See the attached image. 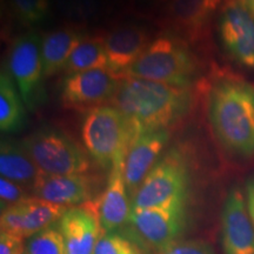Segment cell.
I'll list each match as a JSON object with an SVG mask.
<instances>
[{"mask_svg":"<svg viewBox=\"0 0 254 254\" xmlns=\"http://www.w3.org/2000/svg\"><path fill=\"white\" fill-rule=\"evenodd\" d=\"M104 39L107 69L119 79L151 44L147 31L138 25H124L114 28Z\"/></svg>","mask_w":254,"mask_h":254,"instance_id":"cell-15","label":"cell"},{"mask_svg":"<svg viewBox=\"0 0 254 254\" xmlns=\"http://www.w3.org/2000/svg\"><path fill=\"white\" fill-rule=\"evenodd\" d=\"M19 254H28V252H27V250H26V245H25V249H24L23 251H21V252H20V253H19Z\"/></svg>","mask_w":254,"mask_h":254,"instance_id":"cell-32","label":"cell"},{"mask_svg":"<svg viewBox=\"0 0 254 254\" xmlns=\"http://www.w3.org/2000/svg\"><path fill=\"white\" fill-rule=\"evenodd\" d=\"M244 2H245L247 8L250 9V12L252 13V15L254 17V0H244Z\"/></svg>","mask_w":254,"mask_h":254,"instance_id":"cell-31","label":"cell"},{"mask_svg":"<svg viewBox=\"0 0 254 254\" xmlns=\"http://www.w3.org/2000/svg\"><path fill=\"white\" fill-rule=\"evenodd\" d=\"M126 153L120 154L110 170L109 182L98 204V214L103 233L118 232L131 214L129 193L125 180Z\"/></svg>","mask_w":254,"mask_h":254,"instance_id":"cell-13","label":"cell"},{"mask_svg":"<svg viewBox=\"0 0 254 254\" xmlns=\"http://www.w3.org/2000/svg\"><path fill=\"white\" fill-rule=\"evenodd\" d=\"M15 15L25 25H36L49 14L50 0H9Z\"/></svg>","mask_w":254,"mask_h":254,"instance_id":"cell-24","label":"cell"},{"mask_svg":"<svg viewBox=\"0 0 254 254\" xmlns=\"http://www.w3.org/2000/svg\"><path fill=\"white\" fill-rule=\"evenodd\" d=\"M168 140L170 131L160 129L138 136L129 145L125 158V180L132 198L159 161Z\"/></svg>","mask_w":254,"mask_h":254,"instance_id":"cell-16","label":"cell"},{"mask_svg":"<svg viewBox=\"0 0 254 254\" xmlns=\"http://www.w3.org/2000/svg\"><path fill=\"white\" fill-rule=\"evenodd\" d=\"M41 173L50 176L86 174L90 160L68 135L56 128H40L21 142Z\"/></svg>","mask_w":254,"mask_h":254,"instance_id":"cell-5","label":"cell"},{"mask_svg":"<svg viewBox=\"0 0 254 254\" xmlns=\"http://www.w3.org/2000/svg\"><path fill=\"white\" fill-rule=\"evenodd\" d=\"M190 185L187 165L178 151L159 159L133 195L132 209L152 208L186 201Z\"/></svg>","mask_w":254,"mask_h":254,"instance_id":"cell-6","label":"cell"},{"mask_svg":"<svg viewBox=\"0 0 254 254\" xmlns=\"http://www.w3.org/2000/svg\"><path fill=\"white\" fill-rule=\"evenodd\" d=\"M87 36L73 27L51 31L41 38V58L45 78L63 71L71 53Z\"/></svg>","mask_w":254,"mask_h":254,"instance_id":"cell-18","label":"cell"},{"mask_svg":"<svg viewBox=\"0 0 254 254\" xmlns=\"http://www.w3.org/2000/svg\"><path fill=\"white\" fill-rule=\"evenodd\" d=\"M139 239L158 251L179 241L187 226L186 201L160 207L131 209L128 222Z\"/></svg>","mask_w":254,"mask_h":254,"instance_id":"cell-8","label":"cell"},{"mask_svg":"<svg viewBox=\"0 0 254 254\" xmlns=\"http://www.w3.org/2000/svg\"><path fill=\"white\" fill-rule=\"evenodd\" d=\"M159 254H215L213 249L202 240H179Z\"/></svg>","mask_w":254,"mask_h":254,"instance_id":"cell-27","label":"cell"},{"mask_svg":"<svg viewBox=\"0 0 254 254\" xmlns=\"http://www.w3.org/2000/svg\"><path fill=\"white\" fill-rule=\"evenodd\" d=\"M224 49L243 67L254 69V17L244 0H226L219 18Z\"/></svg>","mask_w":254,"mask_h":254,"instance_id":"cell-9","label":"cell"},{"mask_svg":"<svg viewBox=\"0 0 254 254\" xmlns=\"http://www.w3.org/2000/svg\"><path fill=\"white\" fill-rule=\"evenodd\" d=\"M106 68L107 57L103 37H86L71 53L63 72L67 74L90 71V69Z\"/></svg>","mask_w":254,"mask_h":254,"instance_id":"cell-22","label":"cell"},{"mask_svg":"<svg viewBox=\"0 0 254 254\" xmlns=\"http://www.w3.org/2000/svg\"><path fill=\"white\" fill-rule=\"evenodd\" d=\"M93 254H142V252L126 236L112 232L101 234Z\"/></svg>","mask_w":254,"mask_h":254,"instance_id":"cell-25","label":"cell"},{"mask_svg":"<svg viewBox=\"0 0 254 254\" xmlns=\"http://www.w3.org/2000/svg\"><path fill=\"white\" fill-rule=\"evenodd\" d=\"M0 173L2 178L24 187H33L39 168L21 145L2 140L0 146Z\"/></svg>","mask_w":254,"mask_h":254,"instance_id":"cell-20","label":"cell"},{"mask_svg":"<svg viewBox=\"0 0 254 254\" xmlns=\"http://www.w3.org/2000/svg\"><path fill=\"white\" fill-rule=\"evenodd\" d=\"M7 71L27 110L36 111L45 103L41 38L37 32H27L13 40L8 52Z\"/></svg>","mask_w":254,"mask_h":254,"instance_id":"cell-7","label":"cell"},{"mask_svg":"<svg viewBox=\"0 0 254 254\" xmlns=\"http://www.w3.org/2000/svg\"><path fill=\"white\" fill-rule=\"evenodd\" d=\"M24 249V238L1 232L0 234V254H19Z\"/></svg>","mask_w":254,"mask_h":254,"instance_id":"cell-29","label":"cell"},{"mask_svg":"<svg viewBox=\"0 0 254 254\" xmlns=\"http://www.w3.org/2000/svg\"><path fill=\"white\" fill-rule=\"evenodd\" d=\"M119 81L106 68L72 73L63 79L60 98L66 107L93 109L113 99Z\"/></svg>","mask_w":254,"mask_h":254,"instance_id":"cell-10","label":"cell"},{"mask_svg":"<svg viewBox=\"0 0 254 254\" xmlns=\"http://www.w3.org/2000/svg\"><path fill=\"white\" fill-rule=\"evenodd\" d=\"M195 74L196 63L189 47L179 38L160 36L120 79L139 78L189 88Z\"/></svg>","mask_w":254,"mask_h":254,"instance_id":"cell-3","label":"cell"},{"mask_svg":"<svg viewBox=\"0 0 254 254\" xmlns=\"http://www.w3.org/2000/svg\"><path fill=\"white\" fill-rule=\"evenodd\" d=\"M26 250L28 254H67L58 225H52L28 238Z\"/></svg>","mask_w":254,"mask_h":254,"instance_id":"cell-23","label":"cell"},{"mask_svg":"<svg viewBox=\"0 0 254 254\" xmlns=\"http://www.w3.org/2000/svg\"><path fill=\"white\" fill-rule=\"evenodd\" d=\"M58 6L69 17H90L98 8L97 0H58Z\"/></svg>","mask_w":254,"mask_h":254,"instance_id":"cell-28","label":"cell"},{"mask_svg":"<svg viewBox=\"0 0 254 254\" xmlns=\"http://www.w3.org/2000/svg\"><path fill=\"white\" fill-rule=\"evenodd\" d=\"M26 123V106L7 69L0 74V129L12 133L21 129Z\"/></svg>","mask_w":254,"mask_h":254,"instance_id":"cell-21","label":"cell"},{"mask_svg":"<svg viewBox=\"0 0 254 254\" xmlns=\"http://www.w3.org/2000/svg\"><path fill=\"white\" fill-rule=\"evenodd\" d=\"M67 254H93L103 230L98 208L75 206L68 208L58 221Z\"/></svg>","mask_w":254,"mask_h":254,"instance_id":"cell-14","label":"cell"},{"mask_svg":"<svg viewBox=\"0 0 254 254\" xmlns=\"http://www.w3.org/2000/svg\"><path fill=\"white\" fill-rule=\"evenodd\" d=\"M112 104L125 116L135 140L146 133L167 129L183 119L190 109L192 94L189 88L123 78Z\"/></svg>","mask_w":254,"mask_h":254,"instance_id":"cell-1","label":"cell"},{"mask_svg":"<svg viewBox=\"0 0 254 254\" xmlns=\"http://www.w3.org/2000/svg\"><path fill=\"white\" fill-rule=\"evenodd\" d=\"M208 117L221 145L240 158L254 157V86L224 79L211 90Z\"/></svg>","mask_w":254,"mask_h":254,"instance_id":"cell-2","label":"cell"},{"mask_svg":"<svg viewBox=\"0 0 254 254\" xmlns=\"http://www.w3.org/2000/svg\"><path fill=\"white\" fill-rule=\"evenodd\" d=\"M36 198L46 200L64 207H75L90 201L93 193V182L86 174L50 176L40 173L32 187Z\"/></svg>","mask_w":254,"mask_h":254,"instance_id":"cell-17","label":"cell"},{"mask_svg":"<svg viewBox=\"0 0 254 254\" xmlns=\"http://www.w3.org/2000/svg\"><path fill=\"white\" fill-rule=\"evenodd\" d=\"M67 207L30 196L13 206L1 209V232L21 238H31L58 222Z\"/></svg>","mask_w":254,"mask_h":254,"instance_id":"cell-11","label":"cell"},{"mask_svg":"<svg viewBox=\"0 0 254 254\" xmlns=\"http://www.w3.org/2000/svg\"><path fill=\"white\" fill-rule=\"evenodd\" d=\"M245 199L250 217L252 219L254 225V177L247 180L245 186Z\"/></svg>","mask_w":254,"mask_h":254,"instance_id":"cell-30","label":"cell"},{"mask_svg":"<svg viewBox=\"0 0 254 254\" xmlns=\"http://www.w3.org/2000/svg\"><path fill=\"white\" fill-rule=\"evenodd\" d=\"M220 4V0H164L167 20L183 33H196Z\"/></svg>","mask_w":254,"mask_h":254,"instance_id":"cell-19","label":"cell"},{"mask_svg":"<svg viewBox=\"0 0 254 254\" xmlns=\"http://www.w3.org/2000/svg\"><path fill=\"white\" fill-rule=\"evenodd\" d=\"M81 139L95 163L104 170H111L117 158L127 153L133 134L125 116L116 106L101 105L85 114Z\"/></svg>","mask_w":254,"mask_h":254,"instance_id":"cell-4","label":"cell"},{"mask_svg":"<svg viewBox=\"0 0 254 254\" xmlns=\"http://www.w3.org/2000/svg\"><path fill=\"white\" fill-rule=\"evenodd\" d=\"M220 225L224 254H254V225L245 194L239 187L228 190L222 205Z\"/></svg>","mask_w":254,"mask_h":254,"instance_id":"cell-12","label":"cell"},{"mask_svg":"<svg viewBox=\"0 0 254 254\" xmlns=\"http://www.w3.org/2000/svg\"><path fill=\"white\" fill-rule=\"evenodd\" d=\"M30 198L24 186L2 178L0 179V201L1 209L13 206L23 200Z\"/></svg>","mask_w":254,"mask_h":254,"instance_id":"cell-26","label":"cell"}]
</instances>
